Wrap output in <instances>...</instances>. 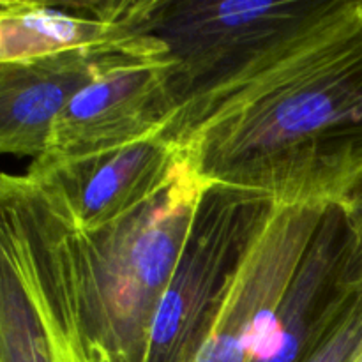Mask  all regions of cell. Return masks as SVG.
<instances>
[{
    "label": "cell",
    "instance_id": "cell-12",
    "mask_svg": "<svg viewBox=\"0 0 362 362\" xmlns=\"http://www.w3.org/2000/svg\"><path fill=\"white\" fill-rule=\"evenodd\" d=\"M336 204L341 209L346 226L362 255V172L345 187Z\"/></svg>",
    "mask_w": 362,
    "mask_h": 362
},
{
    "label": "cell",
    "instance_id": "cell-11",
    "mask_svg": "<svg viewBox=\"0 0 362 362\" xmlns=\"http://www.w3.org/2000/svg\"><path fill=\"white\" fill-rule=\"evenodd\" d=\"M362 350V286L334 331L304 362H354Z\"/></svg>",
    "mask_w": 362,
    "mask_h": 362
},
{
    "label": "cell",
    "instance_id": "cell-3",
    "mask_svg": "<svg viewBox=\"0 0 362 362\" xmlns=\"http://www.w3.org/2000/svg\"><path fill=\"white\" fill-rule=\"evenodd\" d=\"M211 184L187 163L159 197L95 233L60 221L74 303L94 362H147L152 322Z\"/></svg>",
    "mask_w": 362,
    "mask_h": 362
},
{
    "label": "cell",
    "instance_id": "cell-8",
    "mask_svg": "<svg viewBox=\"0 0 362 362\" xmlns=\"http://www.w3.org/2000/svg\"><path fill=\"white\" fill-rule=\"evenodd\" d=\"M166 55L134 57L95 78L53 124L34 163H60L126 147L165 133L179 112Z\"/></svg>",
    "mask_w": 362,
    "mask_h": 362
},
{
    "label": "cell",
    "instance_id": "cell-10",
    "mask_svg": "<svg viewBox=\"0 0 362 362\" xmlns=\"http://www.w3.org/2000/svg\"><path fill=\"white\" fill-rule=\"evenodd\" d=\"M152 2L2 0L0 62L14 64L76 49L117 45L140 32Z\"/></svg>",
    "mask_w": 362,
    "mask_h": 362
},
{
    "label": "cell",
    "instance_id": "cell-13",
    "mask_svg": "<svg viewBox=\"0 0 362 362\" xmlns=\"http://www.w3.org/2000/svg\"><path fill=\"white\" fill-rule=\"evenodd\" d=\"M354 362H362V350H361V352H359V356L356 357V361H354Z\"/></svg>",
    "mask_w": 362,
    "mask_h": 362
},
{
    "label": "cell",
    "instance_id": "cell-6",
    "mask_svg": "<svg viewBox=\"0 0 362 362\" xmlns=\"http://www.w3.org/2000/svg\"><path fill=\"white\" fill-rule=\"evenodd\" d=\"M274 202L211 186L166 288L148 338L147 362H182L202 320Z\"/></svg>",
    "mask_w": 362,
    "mask_h": 362
},
{
    "label": "cell",
    "instance_id": "cell-2",
    "mask_svg": "<svg viewBox=\"0 0 362 362\" xmlns=\"http://www.w3.org/2000/svg\"><path fill=\"white\" fill-rule=\"evenodd\" d=\"M361 286L362 255L339 207L274 204L182 362H304Z\"/></svg>",
    "mask_w": 362,
    "mask_h": 362
},
{
    "label": "cell",
    "instance_id": "cell-5",
    "mask_svg": "<svg viewBox=\"0 0 362 362\" xmlns=\"http://www.w3.org/2000/svg\"><path fill=\"white\" fill-rule=\"evenodd\" d=\"M187 163L182 148L159 133L71 161L32 163L20 179L67 228L87 235L145 207Z\"/></svg>",
    "mask_w": 362,
    "mask_h": 362
},
{
    "label": "cell",
    "instance_id": "cell-1",
    "mask_svg": "<svg viewBox=\"0 0 362 362\" xmlns=\"http://www.w3.org/2000/svg\"><path fill=\"white\" fill-rule=\"evenodd\" d=\"M163 134L211 186L336 204L362 172V0L329 4L184 103Z\"/></svg>",
    "mask_w": 362,
    "mask_h": 362
},
{
    "label": "cell",
    "instance_id": "cell-9",
    "mask_svg": "<svg viewBox=\"0 0 362 362\" xmlns=\"http://www.w3.org/2000/svg\"><path fill=\"white\" fill-rule=\"evenodd\" d=\"M166 55L154 34L101 48L76 49L0 66V147L4 154L41 158L53 124L78 92L134 57Z\"/></svg>",
    "mask_w": 362,
    "mask_h": 362
},
{
    "label": "cell",
    "instance_id": "cell-7",
    "mask_svg": "<svg viewBox=\"0 0 362 362\" xmlns=\"http://www.w3.org/2000/svg\"><path fill=\"white\" fill-rule=\"evenodd\" d=\"M66 276L23 228L2 233L0 362H94Z\"/></svg>",
    "mask_w": 362,
    "mask_h": 362
},
{
    "label": "cell",
    "instance_id": "cell-4",
    "mask_svg": "<svg viewBox=\"0 0 362 362\" xmlns=\"http://www.w3.org/2000/svg\"><path fill=\"white\" fill-rule=\"evenodd\" d=\"M329 4L158 0L144 28L165 45L173 62L172 90L180 108L310 23Z\"/></svg>",
    "mask_w": 362,
    "mask_h": 362
}]
</instances>
